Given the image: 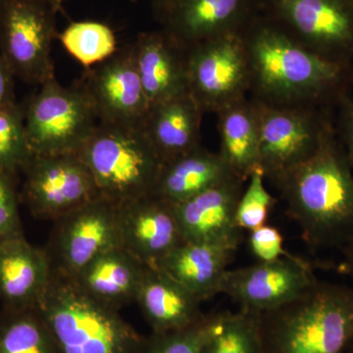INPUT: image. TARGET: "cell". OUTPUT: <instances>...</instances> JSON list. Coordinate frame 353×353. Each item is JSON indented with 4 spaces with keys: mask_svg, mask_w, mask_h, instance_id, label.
<instances>
[{
    "mask_svg": "<svg viewBox=\"0 0 353 353\" xmlns=\"http://www.w3.org/2000/svg\"><path fill=\"white\" fill-rule=\"evenodd\" d=\"M255 101L277 106H310L341 94L350 65L304 48L260 12L241 32Z\"/></svg>",
    "mask_w": 353,
    "mask_h": 353,
    "instance_id": "cell-1",
    "label": "cell"
},
{
    "mask_svg": "<svg viewBox=\"0 0 353 353\" xmlns=\"http://www.w3.org/2000/svg\"><path fill=\"white\" fill-rule=\"evenodd\" d=\"M275 183L311 248H341L352 240L353 173L330 126L317 150Z\"/></svg>",
    "mask_w": 353,
    "mask_h": 353,
    "instance_id": "cell-2",
    "label": "cell"
},
{
    "mask_svg": "<svg viewBox=\"0 0 353 353\" xmlns=\"http://www.w3.org/2000/svg\"><path fill=\"white\" fill-rule=\"evenodd\" d=\"M262 353H345L353 341V289L316 280L259 315Z\"/></svg>",
    "mask_w": 353,
    "mask_h": 353,
    "instance_id": "cell-3",
    "label": "cell"
},
{
    "mask_svg": "<svg viewBox=\"0 0 353 353\" xmlns=\"http://www.w3.org/2000/svg\"><path fill=\"white\" fill-rule=\"evenodd\" d=\"M60 353H141L146 336L119 311L97 303L73 279L53 271L39 306Z\"/></svg>",
    "mask_w": 353,
    "mask_h": 353,
    "instance_id": "cell-4",
    "label": "cell"
},
{
    "mask_svg": "<svg viewBox=\"0 0 353 353\" xmlns=\"http://www.w3.org/2000/svg\"><path fill=\"white\" fill-rule=\"evenodd\" d=\"M76 153L94 176L101 196L117 204L154 194L164 166L143 126L99 123Z\"/></svg>",
    "mask_w": 353,
    "mask_h": 353,
    "instance_id": "cell-5",
    "label": "cell"
},
{
    "mask_svg": "<svg viewBox=\"0 0 353 353\" xmlns=\"http://www.w3.org/2000/svg\"><path fill=\"white\" fill-rule=\"evenodd\" d=\"M24 108L34 157L78 152L99 123L81 85L63 87L55 78L39 85Z\"/></svg>",
    "mask_w": 353,
    "mask_h": 353,
    "instance_id": "cell-6",
    "label": "cell"
},
{
    "mask_svg": "<svg viewBox=\"0 0 353 353\" xmlns=\"http://www.w3.org/2000/svg\"><path fill=\"white\" fill-rule=\"evenodd\" d=\"M261 12L316 54L347 65L353 59L350 0H261Z\"/></svg>",
    "mask_w": 353,
    "mask_h": 353,
    "instance_id": "cell-7",
    "label": "cell"
},
{
    "mask_svg": "<svg viewBox=\"0 0 353 353\" xmlns=\"http://www.w3.org/2000/svg\"><path fill=\"white\" fill-rule=\"evenodd\" d=\"M187 81L188 92L203 113H218L246 99L250 67L241 32L187 48Z\"/></svg>",
    "mask_w": 353,
    "mask_h": 353,
    "instance_id": "cell-8",
    "label": "cell"
},
{
    "mask_svg": "<svg viewBox=\"0 0 353 353\" xmlns=\"http://www.w3.org/2000/svg\"><path fill=\"white\" fill-rule=\"evenodd\" d=\"M58 0H7L0 53L16 78L41 85L54 79L51 59Z\"/></svg>",
    "mask_w": 353,
    "mask_h": 353,
    "instance_id": "cell-9",
    "label": "cell"
},
{
    "mask_svg": "<svg viewBox=\"0 0 353 353\" xmlns=\"http://www.w3.org/2000/svg\"><path fill=\"white\" fill-rule=\"evenodd\" d=\"M259 132V166L277 182L317 150L326 124L310 106H277L252 99Z\"/></svg>",
    "mask_w": 353,
    "mask_h": 353,
    "instance_id": "cell-10",
    "label": "cell"
},
{
    "mask_svg": "<svg viewBox=\"0 0 353 353\" xmlns=\"http://www.w3.org/2000/svg\"><path fill=\"white\" fill-rule=\"evenodd\" d=\"M23 173V199L38 219L55 221L101 196L77 153L32 157Z\"/></svg>",
    "mask_w": 353,
    "mask_h": 353,
    "instance_id": "cell-11",
    "label": "cell"
},
{
    "mask_svg": "<svg viewBox=\"0 0 353 353\" xmlns=\"http://www.w3.org/2000/svg\"><path fill=\"white\" fill-rule=\"evenodd\" d=\"M114 248H121L117 203L101 196L55 220L46 250L53 271L74 278Z\"/></svg>",
    "mask_w": 353,
    "mask_h": 353,
    "instance_id": "cell-12",
    "label": "cell"
},
{
    "mask_svg": "<svg viewBox=\"0 0 353 353\" xmlns=\"http://www.w3.org/2000/svg\"><path fill=\"white\" fill-rule=\"evenodd\" d=\"M80 85L99 123L143 126L150 103L139 78L132 44L95 65Z\"/></svg>",
    "mask_w": 353,
    "mask_h": 353,
    "instance_id": "cell-13",
    "label": "cell"
},
{
    "mask_svg": "<svg viewBox=\"0 0 353 353\" xmlns=\"http://www.w3.org/2000/svg\"><path fill=\"white\" fill-rule=\"evenodd\" d=\"M317 280L312 265L290 254L227 270L219 288L240 308L264 312L289 303Z\"/></svg>",
    "mask_w": 353,
    "mask_h": 353,
    "instance_id": "cell-14",
    "label": "cell"
},
{
    "mask_svg": "<svg viewBox=\"0 0 353 353\" xmlns=\"http://www.w3.org/2000/svg\"><path fill=\"white\" fill-rule=\"evenodd\" d=\"M243 183L232 176L173 205L183 241L223 246L236 252L243 232L236 225V210Z\"/></svg>",
    "mask_w": 353,
    "mask_h": 353,
    "instance_id": "cell-15",
    "label": "cell"
},
{
    "mask_svg": "<svg viewBox=\"0 0 353 353\" xmlns=\"http://www.w3.org/2000/svg\"><path fill=\"white\" fill-rule=\"evenodd\" d=\"M120 246L148 267L183 241L174 208L154 194L117 204Z\"/></svg>",
    "mask_w": 353,
    "mask_h": 353,
    "instance_id": "cell-16",
    "label": "cell"
},
{
    "mask_svg": "<svg viewBox=\"0 0 353 353\" xmlns=\"http://www.w3.org/2000/svg\"><path fill=\"white\" fill-rule=\"evenodd\" d=\"M260 12L261 0H176L159 20L164 31L189 48L243 32Z\"/></svg>",
    "mask_w": 353,
    "mask_h": 353,
    "instance_id": "cell-17",
    "label": "cell"
},
{
    "mask_svg": "<svg viewBox=\"0 0 353 353\" xmlns=\"http://www.w3.org/2000/svg\"><path fill=\"white\" fill-rule=\"evenodd\" d=\"M53 269L46 248L24 236L0 241V307H39Z\"/></svg>",
    "mask_w": 353,
    "mask_h": 353,
    "instance_id": "cell-18",
    "label": "cell"
},
{
    "mask_svg": "<svg viewBox=\"0 0 353 353\" xmlns=\"http://www.w3.org/2000/svg\"><path fill=\"white\" fill-rule=\"evenodd\" d=\"M134 62L150 106L189 94L187 48L163 29L143 32L132 43Z\"/></svg>",
    "mask_w": 353,
    "mask_h": 353,
    "instance_id": "cell-19",
    "label": "cell"
},
{
    "mask_svg": "<svg viewBox=\"0 0 353 353\" xmlns=\"http://www.w3.org/2000/svg\"><path fill=\"white\" fill-rule=\"evenodd\" d=\"M146 267L122 248H114L95 257L71 279L97 303L120 311L136 303Z\"/></svg>",
    "mask_w": 353,
    "mask_h": 353,
    "instance_id": "cell-20",
    "label": "cell"
},
{
    "mask_svg": "<svg viewBox=\"0 0 353 353\" xmlns=\"http://www.w3.org/2000/svg\"><path fill=\"white\" fill-rule=\"evenodd\" d=\"M136 303L152 333L188 328L205 316L201 301L157 267H146Z\"/></svg>",
    "mask_w": 353,
    "mask_h": 353,
    "instance_id": "cell-21",
    "label": "cell"
},
{
    "mask_svg": "<svg viewBox=\"0 0 353 353\" xmlns=\"http://www.w3.org/2000/svg\"><path fill=\"white\" fill-rule=\"evenodd\" d=\"M203 114L189 94L150 106L143 130L164 164L201 145Z\"/></svg>",
    "mask_w": 353,
    "mask_h": 353,
    "instance_id": "cell-22",
    "label": "cell"
},
{
    "mask_svg": "<svg viewBox=\"0 0 353 353\" xmlns=\"http://www.w3.org/2000/svg\"><path fill=\"white\" fill-rule=\"evenodd\" d=\"M234 252L223 246L183 241L159 262L157 268L173 278L202 303L219 294L221 282Z\"/></svg>",
    "mask_w": 353,
    "mask_h": 353,
    "instance_id": "cell-23",
    "label": "cell"
},
{
    "mask_svg": "<svg viewBox=\"0 0 353 353\" xmlns=\"http://www.w3.org/2000/svg\"><path fill=\"white\" fill-rule=\"evenodd\" d=\"M232 176H236L219 152H209L201 145L164 164L154 196L175 205Z\"/></svg>",
    "mask_w": 353,
    "mask_h": 353,
    "instance_id": "cell-24",
    "label": "cell"
},
{
    "mask_svg": "<svg viewBox=\"0 0 353 353\" xmlns=\"http://www.w3.org/2000/svg\"><path fill=\"white\" fill-rule=\"evenodd\" d=\"M218 116L221 157L230 170L245 182L259 166V132L256 110L248 99L223 108Z\"/></svg>",
    "mask_w": 353,
    "mask_h": 353,
    "instance_id": "cell-25",
    "label": "cell"
},
{
    "mask_svg": "<svg viewBox=\"0 0 353 353\" xmlns=\"http://www.w3.org/2000/svg\"><path fill=\"white\" fill-rule=\"evenodd\" d=\"M0 353H60L39 307H0Z\"/></svg>",
    "mask_w": 353,
    "mask_h": 353,
    "instance_id": "cell-26",
    "label": "cell"
},
{
    "mask_svg": "<svg viewBox=\"0 0 353 353\" xmlns=\"http://www.w3.org/2000/svg\"><path fill=\"white\" fill-rule=\"evenodd\" d=\"M259 312L239 309L224 311L217 330L209 336L201 353H262Z\"/></svg>",
    "mask_w": 353,
    "mask_h": 353,
    "instance_id": "cell-27",
    "label": "cell"
},
{
    "mask_svg": "<svg viewBox=\"0 0 353 353\" xmlns=\"http://www.w3.org/2000/svg\"><path fill=\"white\" fill-rule=\"evenodd\" d=\"M59 39L65 50L87 68L105 61L118 50L113 30L97 21L72 23Z\"/></svg>",
    "mask_w": 353,
    "mask_h": 353,
    "instance_id": "cell-28",
    "label": "cell"
},
{
    "mask_svg": "<svg viewBox=\"0 0 353 353\" xmlns=\"http://www.w3.org/2000/svg\"><path fill=\"white\" fill-rule=\"evenodd\" d=\"M34 157L28 143L25 108L18 103L0 108V170L15 176Z\"/></svg>",
    "mask_w": 353,
    "mask_h": 353,
    "instance_id": "cell-29",
    "label": "cell"
},
{
    "mask_svg": "<svg viewBox=\"0 0 353 353\" xmlns=\"http://www.w3.org/2000/svg\"><path fill=\"white\" fill-rule=\"evenodd\" d=\"M223 312L204 316L192 326L146 336L141 353H201L204 343L222 321Z\"/></svg>",
    "mask_w": 353,
    "mask_h": 353,
    "instance_id": "cell-30",
    "label": "cell"
},
{
    "mask_svg": "<svg viewBox=\"0 0 353 353\" xmlns=\"http://www.w3.org/2000/svg\"><path fill=\"white\" fill-rule=\"evenodd\" d=\"M265 175L261 168L255 169L248 178L236 210V222L241 231L250 232L263 226L268 220L276 199L265 187Z\"/></svg>",
    "mask_w": 353,
    "mask_h": 353,
    "instance_id": "cell-31",
    "label": "cell"
},
{
    "mask_svg": "<svg viewBox=\"0 0 353 353\" xmlns=\"http://www.w3.org/2000/svg\"><path fill=\"white\" fill-rule=\"evenodd\" d=\"M13 178L0 170V241L24 236Z\"/></svg>",
    "mask_w": 353,
    "mask_h": 353,
    "instance_id": "cell-32",
    "label": "cell"
},
{
    "mask_svg": "<svg viewBox=\"0 0 353 353\" xmlns=\"http://www.w3.org/2000/svg\"><path fill=\"white\" fill-rule=\"evenodd\" d=\"M248 245L259 262H273L290 253L284 248V238L277 228L265 224L250 232Z\"/></svg>",
    "mask_w": 353,
    "mask_h": 353,
    "instance_id": "cell-33",
    "label": "cell"
},
{
    "mask_svg": "<svg viewBox=\"0 0 353 353\" xmlns=\"http://www.w3.org/2000/svg\"><path fill=\"white\" fill-rule=\"evenodd\" d=\"M15 79L13 70L0 53V108L17 103L15 97Z\"/></svg>",
    "mask_w": 353,
    "mask_h": 353,
    "instance_id": "cell-34",
    "label": "cell"
},
{
    "mask_svg": "<svg viewBox=\"0 0 353 353\" xmlns=\"http://www.w3.org/2000/svg\"><path fill=\"white\" fill-rule=\"evenodd\" d=\"M341 122L343 138L347 145V157L353 173V101L347 97H341Z\"/></svg>",
    "mask_w": 353,
    "mask_h": 353,
    "instance_id": "cell-35",
    "label": "cell"
},
{
    "mask_svg": "<svg viewBox=\"0 0 353 353\" xmlns=\"http://www.w3.org/2000/svg\"><path fill=\"white\" fill-rule=\"evenodd\" d=\"M341 261L340 271L353 280V239L340 248Z\"/></svg>",
    "mask_w": 353,
    "mask_h": 353,
    "instance_id": "cell-36",
    "label": "cell"
},
{
    "mask_svg": "<svg viewBox=\"0 0 353 353\" xmlns=\"http://www.w3.org/2000/svg\"><path fill=\"white\" fill-rule=\"evenodd\" d=\"M148 1L152 4L158 18H160L170 8L172 4H173L176 0H148Z\"/></svg>",
    "mask_w": 353,
    "mask_h": 353,
    "instance_id": "cell-37",
    "label": "cell"
},
{
    "mask_svg": "<svg viewBox=\"0 0 353 353\" xmlns=\"http://www.w3.org/2000/svg\"><path fill=\"white\" fill-rule=\"evenodd\" d=\"M7 0H0V34H1L2 22L6 12Z\"/></svg>",
    "mask_w": 353,
    "mask_h": 353,
    "instance_id": "cell-38",
    "label": "cell"
},
{
    "mask_svg": "<svg viewBox=\"0 0 353 353\" xmlns=\"http://www.w3.org/2000/svg\"><path fill=\"white\" fill-rule=\"evenodd\" d=\"M345 353H353V341L352 345H350V347L347 348V350L345 352Z\"/></svg>",
    "mask_w": 353,
    "mask_h": 353,
    "instance_id": "cell-39",
    "label": "cell"
},
{
    "mask_svg": "<svg viewBox=\"0 0 353 353\" xmlns=\"http://www.w3.org/2000/svg\"><path fill=\"white\" fill-rule=\"evenodd\" d=\"M132 1H137V0H132Z\"/></svg>",
    "mask_w": 353,
    "mask_h": 353,
    "instance_id": "cell-40",
    "label": "cell"
},
{
    "mask_svg": "<svg viewBox=\"0 0 353 353\" xmlns=\"http://www.w3.org/2000/svg\"><path fill=\"white\" fill-rule=\"evenodd\" d=\"M350 1L353 2V0H350Z\"/></svg>",
    "mask_w": 353,
    "mask_h": 353,
    "instance_id": "cell-41",
    "label": "cell"
}]
</instances>
